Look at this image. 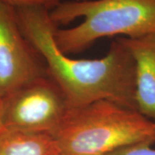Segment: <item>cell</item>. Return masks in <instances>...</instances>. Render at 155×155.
Returning <instances> with one entry per match:
<instances>
[{
	"label": "cell",
	"instance_id": "6da1fadb",
	"mask_svg": "<svg viewBox=\"0 0 155 155\" xmlns=\"http://www.w3.org/2000/svg\"><path fill=\"white\" fill-rule=\"evenodd\" d=\"M17 20L25 37L44 62L47 73L60 87L70 109L109 100L136 110L135 63L121 37L112 41L103 58L78 60L57 47L49 8L17 6Z\"/></svg>",
	"mask_w": 155,
	"mask_h": 155
},
{
	"label": "cell",
	"instance_id": "7a4b0ae2",
	"mask_svg": "<svg viewBox=\"0 0 155 155\" xmlns=\"http://www.w3.org/2000/svg\"><path fill=\"white\" fill-rule=\"evenodd\" d=\"M57 47L65 54L81 53L104 37L155 35V0L60 2L49 11Z\"/></svg>",
	"mask_w": 155,
	"mask_h": 155
},
{
	"label": "cell",
	"instance_id": "3957f363",
	"mask_svg": "<svg viewBox=\"0 0 155 155\" xmlns=\"http://www.w3.org/2000/svg\"><path fill=\"white\" fill-rule=\"evenodd\" d=\"M61 155H107L132 145L155 143V122L139 111L98 100L67 112L51 134Z\"/></svg>",
	"mask_w": 155,
	"mask_h": 155
},
{
	"label": "cell",
	"instance_id": "277c9868",
	"mask_svg": "<svg viewBox=\"0 0 155 155\" xmlns=\"http://www.w3.org/2000/svg\"><path fill=\"white\" fill-rule=\"evenodd\" d=\"M69 110L60 87L45 75L1 100V122L5 129L52 134Z\"/></svg>",
	"mask_w": 155,
	"mask_h": 155
},
{
	"label": "cell",
	"instance_id": "5b68a950",
	"mask_svg": "<svg viewBox=\"0 0 155 155\" xmlns=\"http://www.w3.org/2000/svg\"><path fill=\"white\" fill-rule=\"evenodd\" d=\"M45 75L44 62L22 33L15 6L0 0V101Z\"/></svg>",
	"mask_w": 155,
	"mask_h": 155
},
{
	"label": "cell",
	"instance_id": "8992f818",
	"mask_svg": "<svg viewBox=\"0 0 155 155\" xmlns=\"http://www.w3.org/2000/svg\"><path fill=\"white\" fill-rule=\"evenodd\" d=\"M121 38L135 63L136 110L155 122V35Z\"/></svg>",
	"mask_w": 155,
	"mask_h": 155
},
{
	"label": "cell",
	"instance_id": "52a82bcc",
	"mask_svg": "<svg viewBox=\"0 0 155 155\" xmlns=\"http://www.w3.org/2000/svg\"><path fill=\"white\" fill-rule=\"evenodd\" d=\"M0 155H61L51 134L5 129L0 131Z\"/></svg>",
	"mask_w": 155,
	"mask_h": 155
},
{
	"label": "cell",
	"instance_id": "ba28073f",
	"mask_svg": "<svg viewBox=\"0 0 155 155\" xmlns=\"http://www.w3.org/2000/svg\"><path fill=\"white\" fill-rule=\"evenodd\" d=\"M107 155H155V149L151 144L141 143L128 146Z\"/></svg>",
	"mask_w": 155,
	"mask_h": 155
},
{
	"label": "cell",
	"instance_id": "9c48e42d",
	"mask_svg": "<svg viewBox=\"0 0 155 155\" xmlns=\"http://www.w3.org/2000/svg\"><path fill=\"white\" fill-rule=\"evenodd\" d=\"M11 5L17 6L24 5H43L49 8L50 10L56 6L61 0H4Z\"/></svg>",
	"mask_w": 155,
	"mask_h": 155
},
{
	"label": "cell",
	"instance_id": "30bf717a",
	"mask_svg": "<svg viewBox=\"0 0 155 155\" xmlns=\"http://www.w3.org/2000/svg\"><path fill=\"white\" fill-rule=\"evenodd\" d=\"M3 129V126H2V122H1V101H0V131Z\"/></svg>",
	"mask_w": 155,
	"mask_h": 155
},
{
	"label": "cell",
	"instance_id": "8fae6325",
	"mask_svg": "<svg viewBox=\"0 0 155 155\" xmlns=\"http://www.w3.org/2000/svg\"><path fill=\"white\" fill-rule=\"evenodd\" d=\"M70 1H77V2H80V1H88V0H70Z\"/></svg>",
	"mask_w": 155,
	"mask_h": 155
}]
</instances>
